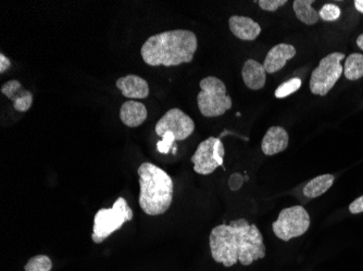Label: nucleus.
<instances>
[{"label":"nucleus","mask_w":363,"mask_h":271,"mask_svg":"<svg viewBox=\"0 0 363 271\" xmlns=\"http://www.w3.org/2000/svg\"><path fill=\"white\" fill-rule=\"evenodd\" d=\"M209 243L212 258L224 267H232L238 263L250 266L266 256L260 230L244 218L214 227Z\"/></svg>","instance_id":"obj_1"},{"label":"nucleus","mask_w":363,"mask_h":271,"mask_svg":"<svg viewBox=\"0 0 363 271\" xmlns=\"http://www.w3.org/2000/svg\"><path fill=\"white\" fill-rule=\"evenodd\" d=\"M197 48V36L191 30H167L150 36L143 45L140 54L150 67H177L191 62Z\"/></svg>","instance_id":"obj_2"},{"label":"nucleus","mask_w":363,"mask_h":271,"mask_svg":"<svg viewBox=\"0 0 363 271\" xmlns=\"http://www.w3.org/2000/svg\"><path fill=\"white\" fill-rule=\"evenodd\" d=\"M140 203L143 212L159 216L168 212L173 201L174 185L168 173L152 163L145 162L138 169Z\"/></svg>","instance_id":"obj_3"},{"label":"nucleus","mask_w":363,"mask_h":271,"mask_svg":"<svg viewBox=\"0 0 363 271\" xmlns=\"http://www.w3.org/2000/svg\"><path fill=\"white\" fill-rule=\"evenodd\" d=\"M195 123L181 109L169 110L157 122L155 132L162 140L159 142L158 150L160 154H168L174 142H182L193 134Z\"/></svg>","instance_id":"obj_4"},{"label":"nucleus","mask_w":363,"mask_h":271,"mask_svg":"<svg viewBox=\"0 0 363 271\" xmlns=\"http://www.w3.org/2000/svg\"><path fill=\"white\" fill-rule=\"evenodd\" d=\"M133 219V211L128 207L124 197H118L110 209H101L94 217L91 240L94 243L101 244L112 233L121 229L122 226Z\"/></svg>","instance_id":"obj_5"},{"label":"nucleus","mask_w":363,"mask_h":271,"mask_svg":"<svg viewBox=\"0 0 363 271\" xmlns=\"http://www.w3.org/2000/svg\"><path fill=\"white\" fill-rule=\"evenodd\" d=\"M199 87L201 91L197 96L198 108L206 117L223 115L233 105L225 83L218 77H205L199 83Z\"/></svg>","instance_id":"obj_6"},{"label":"nucleus","mask_w":363,"mask_h":271,"mask_svg":"<svg viewBox=\"0 0 363 271\" xmlns=\"http://www.w3.org/2000/svg\"><path fill=\"white\" fill-rule=\"evenodd\" d=\"M346 58L342 52H332L324 57L315 67L310 79V91L313 95H328L332 91L338 79L344 74L342 61Z\"/></svg>","instance_id":"obj_7"},{"label":"nucleus","mask_w":363,"mask_h":271,"mask_svg":"<svg viewBox=\"0 0 363 271\" xmlns=\"http://www.w3.org/2000/svg\"><path fill=\"white\" fill-rule=\"evenodd\" d=\"M311 219L305 207L301 205L282 209L272 224L273 232L282 241H289L303 236L309 229Z\"/></svg>","instance_id":"obj_8"},{"label":"nucleus","mask_w":363,"mask_h":271,"mask_svg":"<svg viewBox=\"0 0 363 271\" xmlns=\"http://www.w3.org/2000/svg\"><path fill=\"white\" fill-rule=\"evenodd\" d=\"M224 150L220 138L209 137L197 146L191 156L194 171L199 175H210L219 166L223 165Z\"/></svg>","instance_id":"obj_9"},{"label":"nucleus","mask_w":363,"mask_h":271,"mask_svg":"<svg viewBox=\"0 0 363 271\" xmlns=\"http://www.w3.org/2000/svg\"><path fill=\"white\" fill-rule=\"evenodd\" d=\"M1 93L13 103L16 111L28 112L33 105V93L26 91L19 81H9L1 86Z\"/></svg>","instance_id":"obj_10"},{"label":"nucleus","mask_w":363,"mask_h":271,"mask_svg":"<svg viewBox=\"0 0 363 271\" xmlns=\"http://www.w3.org/2000/svg\"><path fill=\"white\" fill-rule=\"evenodd\" d=\"M296 56V48L289 44H279L271 48L262 63L269 74L279 72L286 65L287 61Z\"/></svg>","instance_id":"obj_11"},{"label":"nucleus","mask_w":363,"mask_h":271,"mask_svg":"<svg viewBox=\"0 0 363 271\" xmlns=\"http://www.w3.org/2000/svg\"><path fill=\"white\" fill-rule=\"evenodd\" d=\"M289 137L285 128L281 126H272L264 134L261 149L266 156H275L281 154L289 146Z\"/></svg>","instance_id":"obj_12"},{"label":"nucleus","mask_w":363,"mask_h":271,"mask_svg":"<svg viewBox=\"0 0 363 271\" xmlns=\"http://www.w3.org/2000/svg\"><path fill=\"white\" fill-rule=\"evenodd\" d=\"M117 87L128 99H146L150 96L148 83L138 75L130 74L117 81Z\"/></svg>","instance_id":"obj_13"},{"label":"nucleus","mask_w":363,"mask_h":271,"mask_svg":"<svg viewBox=\"0 0 363 271\" xmlns=\"http://www.w3.org/2000/svg\"><path fill=\"white\" fill-rule=\"evenodd\" d=\"M228 26L235 38L246 42L256 40L261 33L260 25L248 16H230L228 20Z\"/></svg>","instance_id":"obj_14"},{"label":"nucleus","mask_w":363,"mask_h":271,"mask_svg":"<svg viewBox=\"0 0 363 271\" xmlns=\"http://www.w3.org/2000/svg\"><path fill=\"white\" fill-rule=\"evenodd\" d=\"M242 81L245 85L252 91H260L264 87L267 81V72L263 64L254 59L245 62L242 71Z\"/></svg>","instance_id":"obj_15"},{"label":"nucleus","mask_w":363,"mask_h":271,"mask_svg":"<svg viewBox=\"0 0 363 271\" xmlns=\"http://www.w3.org/2000/svg\"><path fill=\"white\" fill-rule=\"evenodd\" d=\"M146 107L135 100H128L120 109V120L128 127H138L146 121Z\"/></svg>","instance_id":"obj_16"},{"label":"nucleus","mask_w":363,"mask_h":271,"mask_svg":"<svg viewBox=\"0 0 363 271\" xmlns=\"http://www.w3.org/2000/svg\"><path fill=\"white\" fill-rule=\"evenodd\" d=\"M335 176L331 174L321 175L310 180L303 188V195L309 199H315L328 191L333 185Z\"/></svg>","instance_id":"obj_17"},{"label":"nucleus","mask_w":363,"mask_h":271,"mask_svg":"<svg viewBox=\"0 0 363 271\" xmlns=\"http://www.w3.org/2000/svg\"><path fill=\"white\" fill-rule=\"evenodd\" d=\"M313 0H295L294 1V11L299 21L307 25H313L320 20L319 12L312 8Z\"/></svg>","instance_id":"obj_18"},{"label":"nucleus","mask_w":363,"mask_h":271,"mask_svg":"<svg viewBox=\"0 0 363 271\" xmlns=\"http://www.w3.org/2000/svg\"><path fill=\"white\" fill-rule=\"evenodd\" d=\"M344 75L348 81H358L363 77V54H352L346 58Z\"/></svg>","instance_id":"obj_19"},{"label":"nucleus","mask_w":363,"mask_h":271,"mask_svg":"<svg viewBox=\"0 0 363 271\" xmlns=\"http://www.w3.org/2000/svg\"><path fill=\"white\" fill-rule=\"evenodd\" d=\"M52 260L46 255L34 256L24 266V271H52Z\"/></svg>","instance_id":"obj_20"},{"label":"nucleus","mask_w":363,"mask_h":271,"mask_svg":"<svg viewBox=\"0 0 363 271\" xmlns=\"http://www.w3.org/2000/svg\"><path fill=\"white\" fill-rule=\"evenodd\" d=\"M301 86V79L298 77L289 79L285 83H281L275 91L274 95L277 99H283V98L289 97L291 93H296Z\"/></svg>","instance_id":"obj_21"},{"label":"nucleus","mask_w":363,"mask_h":271,"mask_svg":"<svg viewBox=\"0 0 363 271\" xmlns=\"http://www.w3.org/2000/svg\"><path fill=\"white\" fill-rule=\"evenodd\" d=\"M340 8L334 4H325L319 11L320 19L325 22H333L340 19Z\"/></svg>","instance_id":"obj_22"},{"label":"nucleus","mask_w":363,"mask_h":271,"mask_svg":"<svg viewBox=\"0 0 363 271\" xmlns=\"http://www.w3.org/2000/svg\"><path fill=\"white\" fill-rule=\"evenodd\" d=\"M257 4H258L261 9L273 12L277 11L279 8L286 5L287 0H259V1H257Z\"/></svg>","instance_id":"obj_23"},{"label":"nucleus","mask_w":363,"mask_h":271,"mask_svg":"<svg viewBox=\"0 0 363 271\" xmlns=\"http://www.w3.org/2000/svg\"><path fill=\"white\" fill-rule=\"evenodd\" d=\"M242 183H244V177L240 173H235L230 177L228 180V185H230V190L238 191L242 188Z\"/></svg>","instance_id":"obj_24"},{"label":"nucleus","mask_w":363,"mask_h":271,"mask_svg":"<svg viewBox=\"0 0 363 271\" xmlns=\"http://www.w3.org/2000/svg\"><path fill=\"white\" fill-rule=\"evenodd\" d=\"M350 212L352 214L363 213V195L350 203Z\"/></svg>","instance_id":"obj_25"},{"label":"nucleus","mask_w":363,"mask_h":271,"mask_svg":"<svg viewBox=\"0 0 363 271\" xmlns=\"http://www.w3.org/2000/svg\"><path fill=\"white\" fill-rule=\"evenodd\" d=\"M10 67H11V62H10L9 59L5 54H0V73L4 74L9 70Z\"/></svg>","instance_id":"obj_26"},{"label":"nucleus","mask_w":363,"mask_h":271,"mask_svg":"<svg viewBox=\"0 0 363 271\" xmlns=\"http://www.w3.org/2000/svg\"><path fill=\"white\" fill-rule=\"evenodd\" d=\"M354 8L357 11L363 13V0H354Z\"/></svg>","instance_id":"obj_27"},{"label":"nucleus","mask_w":363,"mask_h":271,"mask_svg":"<svg viewBox=\"0 0 363 271\" xmlns=\"http://www.w3.org/2000/svg\"><path fill=\"white\" fill-rule=\"evenodd\" d=\"M357 46H358L361 50H363V33L357 38Z\"/></svg>","instance_id":"obj_28"}]
</instances>
